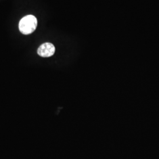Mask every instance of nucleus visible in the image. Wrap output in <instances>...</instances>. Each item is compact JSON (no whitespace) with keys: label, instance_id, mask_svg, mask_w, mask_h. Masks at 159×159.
Returning <instances> with one entry per match:
<instances>
[{"label":"nucleus","instance_id":"2","mask_svg":"<svg viewBox=\"0 0 159 159\" xmlns=\"http://www.w3.org/2000/svg\"><path fill=\"white\" fill-rule=\"evenodd\" d=\"M56 51L54 46L50 43H46L39 47L37 53L42 57H51L54 55Z\"/></svg>","mask_w":159,"mask_h":159},{"label":"nucleus","instance_id":"1","mask_svg":"<svg viewBox=\"0 0 159 159\" xmlns=\"http://www.w3.org/2000/svg\"><path fill=\"white\" fill-rule=\"evenodd\" d=\"M37 27V19L33 15H29L23 17L19 23L20 32L25 35L31 34Z\"/></svg>","mask_w":159,"mask_h":159}]
</instances>
